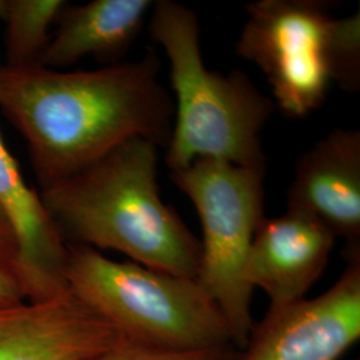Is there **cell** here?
<instances>
[{
  "instance_id": "1",
  "label": "cell",
  "mask_w": 360,
  "mask_h": 360,
  "mask_svg": "<svg viewBox=\"0 0 360 360\" xmlns=\"http://www.w3.org/2000/svg\"><path fill=\"white\" fill-rule=\"evenodd\" d=\"M154 50L89 71L0 67V108L27 143L40 190L134 139L167 147L174 101Z\"/></svg>"
},
{
  "instance_id": "2",
  "label": "cell",
  "mask_w": 360,
  "mask_h": 360,
  "mask_svg": "<svg viewBox=\"0 0 360 360\" xmlns=\"http://www.w3.org/2000/svg\"><path fill=\"white\" fill-rule=\"evenodd\" d=\"M40 195L65 243L114 250L147 269L196 279L200 240L160 198L154 143H124Z\"/></svg>"
},
{
  "instance_id": "3",
  "label": "cell",
  "mask_w": 360,
  "mask_h": 360,
  "mask_svg": "<svg viewBox=\"0 0 360 360\" xmlns=\"http://www.w3.org/2000/svg\"><path fill=\"white\" fill-rule=\"evenodd\" d=\"M150 13V37L166 51L175 94L166 154L169 171L202 158L266 167L260 135L274 111L270 99L240 71L224 75L207 68L199 20L191 8L159 0Z\"/></svg>"
},
{
  "instance_id": "4",
  "label": "cell",
  "mask_w": 360,
  "mask_h": 360,
  "mask_svg": "<svg viewBox=\"0 0 360 360\" xmlns=\"http://www.w3.org/2000/svg\"><path fill=\"white\" fill-rule=\"evenodd\" d=\"M65 281L74 295L132 345L169 354L235 348L221 309L193 278L67 243Z\"/></svg>"
},
{
  "instance_id": "5",
  "label": "cell",
  "mask_w": 360,
  "mask_h": 360,
  "mask_svg": "<svg viewBox=\"0 0 360 360\" xmlns=\"http://www.w3.org/2000/svg\"><path fill=\"white\" fill-rule=\"evenodd\" d=\"M323 0H257L236 53L264 74L285 115L303 117L326 102L331 83L360 87V15L338 19Z\"/></svg>"
},
{
  "instance_id": "6",
  "label": "cell",
  "mask_w": 360,
  "mask_h": 360,
  "mask_svg": "<svg viewBox=\"0 0 360 360\" xmlns=\"http://www.w3.org/2000/svg\"><path fill=\"white\" fill-rule=\"evenodd\" d=\"M264 174L266 167H243L210 158L169 172V179L190 198L202 223L196 281L221 309L238 351L245 348L254 327V288L245 281V266L264 219Z\"/></svg>"
},
{
  "instance_id": "7",
  "label": "cell",
  "mask_w": 360,
  "mask_h": 360,
  "mask_svg": "<svg viewBox=\"0 0 360 360\" xmlns=\"http://www.w3.org/2000/svg\"><path fill=\"white\" fill-rule=\"evenodd\" d=\"M324 294L270 306L233 360H339L360 338V247Z\"/></svg>"
},
{
  "instance_id": "8",
  "label": "cell",
  "mask_w": 360,
  "mask_h": 360,
  "mask_svg": "<svg viewBox=\"0 0 360 360\" xmlns=\"http://www.w3.org/2000/svg\"><path fill=\"white\" fill-rule=\"evenodd\" d=\"M122 340L70 290L0 307V360H84Z\"/></svg>"
},
{
  "instance_id": "9",
  "label": "cell",
  "mask_w": 360,
  "mask_h": 360,
  "mask_svg": "<svg viewBox=\"0 0 360 360\" xmlns=\"http://www.w3.org/2000/svg\"><path fill=\"white\" fill-rule=\"evenodd\" d=\"M287 210L360 245V132L336 129L297 160Z\"/></svg>"
},
{
  "instance_id": "10",
  "label": "cell",
  "mask_w": 360,
  "mask_h": 360,
  "mask_svg": "<svg viewBox=\"0 0 360 360\" xmlns=\"http://www.w3.org/2000/svg\"><path fill=\"white\" fill-rule=\"evenodd\" d=\"M335 239L321 221L300 212L264 218L251 245L245 281L267 294L270 306L300 300L321 278Z\"/></svg>"
},
{
  "instance_id": "11",
  "label": "cell",
  "mask_w": 360,
  "mask_h": 360,
  "mask_svg": "<svg viewBox=\"0 0 360 360\" xmlns=\"http://www.w3.org/2000/svg\"><path fill=\"white\" fill-rule=\"evenodd\" d=\"M0 208L16 235L26 302H44L65 292L67 243L41 195L27 184L1 134Z\"/></svg>"
},
{
  "instance_id": "12",
  "label": "cell",
  "mask_w": 360,
  "mask_h": 360,
  "mask_svg": "<svg viewBox=\"0 0 360 360\" xmlns=\"http://www.w3.org/2000/svg\"><path fill=\"white\" fill-rule=\"evenodd\" d=\"M151 0H94L65 6L56 32L43 53L40 65L63 70L86 56L105 63H120L141 34Z\"/></svg>"
},
{
  "instance_id": "13",
  "label": "cell",
  "mask_w": 360,
  "mask_h": 360,
  "mask_svg": "<svg viewBox=\"0 0 360 360\" xmlns=\"http://www.w3.org/2000/svg\"><path fill=\"white\" fill-rule=\"evenodd\" d=\"M68 3L63 0H0V20L6 26L7 67L40 65L58 23Z\"/></svg>"
},
{
  "instance_id": "14",
  "label": "cell",
  "mask_w": 360,
  "mask_h": 360,
  "mask_svg": "<svg viewBox=\"0 0 360 360\" xmlns=\"http://www.w3.org/2000/svg\"><path fill=\"white\" fill-rule=\"evenodd\" d=\"M26 302L19 248L11 223L0 208V307Z\"/></svg>"
},
{
  "instance_id": "15",
  "label": "cell",
  "mask_w": 360,
  "mask_h": 360,
  "mask_svg": "<svg viewBox=\"0 0 360 360\" xmlns=\"http://www.w3.org/2000/svg\"><path fill=\"white\" fill-rule=\"evenodd\" d=\"M236 352L235 348H229L190 354H169L141 347L123 339L114 347L84 360H233Z\"/></svg>"
}]
</instances>
